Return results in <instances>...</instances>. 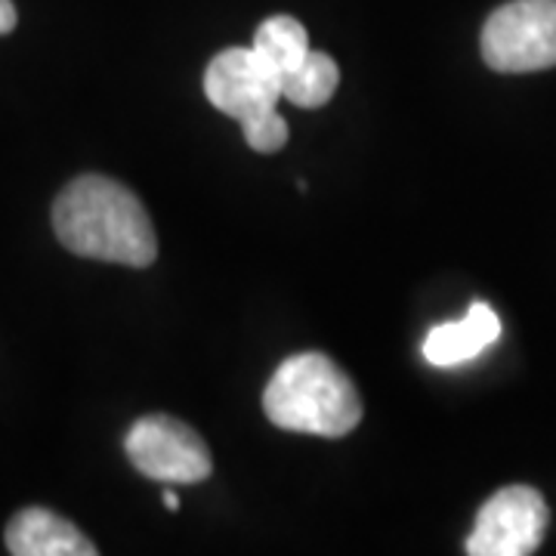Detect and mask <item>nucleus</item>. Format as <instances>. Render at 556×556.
Masks as SVG:
<instances>
[{
	"mask_svg": "<svg viewBox=\"0 0 556 556\" xmlns=\"http://www.w3.org/2000/svg\"><path fill=\"white\" fill-rule=\"evenodd\" d=\"M338 84V62L328 53L309 50V56L281 78V100L294 102L298 109H318L334 97Z\"/></svg>",
	"mask_w": 556,
	"mask_h": 556,
	"instance_id": "9",
	"label": "nucleus"
},
{
	"mask_svg": "<svg viewBox=\"0 0 556 556\" xmlns=\"http://www.w3.org/2000/svg\"><path fill=\"white\" fill-rule=\"evenodd\" d=\"M241 130H244L248 146H251L254 152H263V155L278 152V149L288 142V121L281 118L278 112L266 115L263 121H254V124H248V127H241Z\"/></svg>",
	"mask_w": 556,
	"mask_h": 556,
	"instance_id": "11",
	"label": "nucleus"
},
{
	"mask_svg": "<svg viewBox=\"0 0 556 556\" xmlns=\"http://www.w3.org/2000/svg\"><path fill=\"white\" fill-rule=\"evenodd\" d=\"M501 338V318L489 303H473L460 321H445L430 328L424 338V358L437 368H455L477 358L485 346Z\"/></svg>",
	"mask_w": 556,
	"mask_h": 556,
	"instance_id": "8",
	"label": "nucleus"
},
{
	"mask_svg": "<svg viewBox=\"0 0 556 556\" xmlns=\"http://www.w3.org/2000/svg\"><path fill=\"white\" fill-rule=\"evenodd\" d=\"M124 452L142 477L167 485H195L214 470L204 439L167 415L139 417L124 437Z\"/></svg>",
	"mask_w": 556,
	"mask_h": 556,
	"instance_id": "4",
	"label": "nucleus"
},
{
	"mask_svg": "<svg viewBox=\"0 0 556 556\" xmlns=\"http://www.w3.org/2000/svg\"><path fill=\"white\" fill-rule=\"evenodd\" d=\"M164 507H167V510H179V497H177V492H170V489L164 492Z\"/></svg>",
	"mask_w": 556,
	"mask_h": 556,
	"instance_id": "13",
	"label": "nucleus"
},
{
	"mask_svg": "<svg viewBox=\"0 0 556 556\" xmlns=\"http://www.w3.org/2000/svg\"><path fill=\"white\" fill-rule=\"evenodd\" d=\"M482 60L501 75L556 65V0H510L482 28Z\"/></svg>",
	"mask_w": 556,
	"mask_h": 556,
	"instance_id": "3",
	"label": "nucleus"
},
{
	"mask_svg": "<svg viewBox=\"0 0 556 556\" xmlns=\"http://www.w3.org/2000/svg\"><path fill=\"white\" fill-rule=\"evenodd\" d=\"M20 22V13L13 7V0H0V35H10Z\"/></svg>",
	"mask_w": 556,
	"mask_h": 556,
	"instance_id": "12",
	"label": "nucleus"
},
{
	"mask_svg": "<svg viewBox=\"0 0 556 556\" xmlns=\"http://www.w3.org/2000/svg\"><path fill=\"white\" fill-rule=\"evenodd\" d=\"M7 551L13 556H93L97 544L43 507H25L7 526Z\"/></svg>",
	"mask_w": 556,
	"mask_h": 556,
	"instance_id": "7",
	"label": "nucleus"
},
{
	"mask_svg": "<svg viewBox=\"0 0 556 556\" xmlns=\"http://www.w3.org/2000/svg\"><path fill=\"white\" fill-rule=\"evenodd\" d=\"M266 417L291 433L340 439L362 420V399L353 380L321 353H300L278 365L263 393Z\"/></svg>",
	"mask_w": 556,
	"mask_h": 556,
	"instance_id": "2",
	"label": "nucleus"
},
{
	"mask_svg": "<svg viewBox=\"0 0 556 556\" xmlns=\"http://www.w3.org/2000/svg\"><path fill=\"white\" fill-rule=\"evenodd\" d=\"M204 97L223 115L248 127L276 112L281 100V78L276 68L263 62L254 47H229L207 65Z\"/></svg>",
	"mask_w": 556,
	"mask_h": 556,
	"instance_id": "5",
	"label": "nucleus"
},
{
	"mask_svg": "<svg viewBox=\"0 0 556 556\" xmlns=\"http://www.w3.org/2000/svg\"><path fill=\"white\" fill-rule=\"evenodd\" d=\"M251 47L257 50L269 68H276L278 78H285L291 68H298L313 50L309 38H306V28L294 16H273V20L263 22Z\"/></svg>",
	"mask_w": 556,
	"mask_h": 556,
	"instance_id": "10",
	"label": "nucleus"
},
{
	"mask_svg": "<svg viewBox=\"0 0 556 556\" xmlns=\"http://www.w3.org/2000/svg\"><path fill=\"white\" fill-rule=\"evenodd\" d=\"M547 504L529 485H510L489 497L467 538L470 556L535 554L547 532Z\"/></svg>",
	"mask_w": 556,
	"mask_h": 556,
	"instance_id": "6",
	"label": "nucleus"
},
{
	"mask_svg": "<svg viewBox=\"0 0 556 556\" xmlns=\"http://www.w3.org/2000/svg\"><path fill=\"white\" fill-rule=\"evenodd\" d=\"M53 229L65 251L100 263L146 269L159 257L152 219L139 199L115 179L84 174L53 204Z\"/></svg>",
	"mask_w": 556,
	"mask_h": 556,
	"instance_id": "1",
	"label": "nucleus"
}]
</instances>
